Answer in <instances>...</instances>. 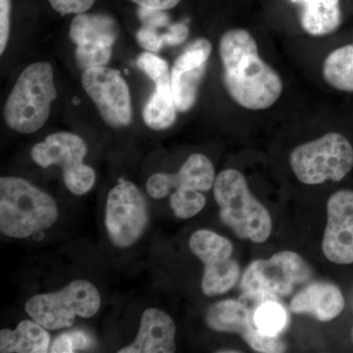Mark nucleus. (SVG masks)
I'll return each instance as SVG.
<instances>
[{"label": "nucleus", "instance_id": "nucleus-12", "mask_svg": "<svg viewBox=\"0 0 353 353\" xmlns=\"http://www.w3.org/2000/svg\"><path fill=\"white\" fill-rule=\"evenodd\" d=\"M263 301L243 294L240 301H220L208 309L206 324L214 331L240 334L255 352H285V345L279 336H265L255 326V309Z\"/></svg>", "mask_w": 353, "mask_h": 353}, {"label": "nucleus", "instance_id": "nucleus-18", "mask_svg": "<svg viewBox=\"0 0 353 353\" xmlns=\"http://www.w3.org/2000/svg\"><path fill=\"white\" fill-rule=\"evenodd\" d=\"M290 308L297 314L307 313L319 321H331L343 312L345 299L336 285L315 282L294 296Z\"/></svg>", "mask_w": 353, "mask_h": 353}, {"label": "nucleus", "instance_id": "nucleus-31", "mask_svg": "<svg viewBox=\"0 0 353 353\" xmlns=\"http://www.w3.org/2000/svg\"><path fill=\"white\" fill-rule=\"evenodd\" d=\"M139 7L157 9V10H170L180 3L182 0H131Z\"/></svg>", "mask_w": 353, "mask_h": 353}, {"label": "nucleus", "instance_id": "nucleus-4", "mask_svg": "<svg viewBox=\"0 0 353 353\" xmlns=\"http://www.w3.org/2000/svg\"><path fill=\"white\" fill-rule=\"evenodd\" d=\"M57 99L51 64L37 62L21 73L4 108V119L14 131L32 134L50 117L51 104Z\"/></svg>", "mask_w": 353, "mask_h": 353}, {"label": "nucleus", "instance_id": "nucleus-3", "mask_svg": "<svg viewBox=\"0 0 353 353\" xmlns=\"http://www.w3.org/2000/svg\"><path fill=\"white\" fill-rule=\"evenodd\" d=\"M213 187L221 220L238 238L256 243L268 240L270 213L253 196L243 174L234 169L222 171Z\"/></svg>", "mask_w": 353, "mask_h": 353}, {"label": "nucleus", "instance_id": "nucleus-22", "mask_svg": "<svg viewBox=\"0 0 353 353\" xmlns=\"http://www.w3.org/2000/svg\"><path fill=\"white\" fill-rule=\"evenodd\" d=\"M176 111L171 85H161L155 87L154 92L146 102L143 118L150 129L163 131L175 123Z\"/></svg>", "mask_w": 353, "mask_h": 353}, {"label": "nucleus", "instance_id": "nucleus-5", "mask_svg": "<svg viewBox=\"0 0 353 353\" xmlns=\"http://www.w3.org/2000/svg\"><path fill=\"white\" fill-rule=\"evenodd\" d=\"M294 175L305 185H319L331 180L339 182L352 170L353 148L338 132L296 146L290 157Z\"/></svg>", "mask_w": 353, "mask_h": 353}, {"label": "nucleus", "instance_id": "nucleus-29", "mask_svg": "<svg viewBox=\"0 0 353 353\" xmlns=\"http://www.w3.org/2000/svg\"><path fill=\"white\" fill-rule=\"evenodd\" d=\"M11 0H0V54L6 50L10 36Z\"/></svg>", "mask_w": 353, "mask_h": 353}, {"label": "nucleus", "instance_id": "nucleus-16", "mask_svg": "<svg viewBox=\"0 0 353 353\" xmlns=\"http://www.w3.org/2000/svg\"><path fill=\"white\" fill-rule=\"evenodd\" d=\"M215 169L205 155L194 153L176 174L157 173L148 179L146 190L155 199H164L172 190L190 189L208 192L214 185Z\"/></svg>", "mask_w": 353, "mask_h": 353}, {"label": "nucleus", "instance_id": "nucleus-2", "mask_svg": "<svg viewBox=\"0 0 353 353\" xmlns=\"http://www.w3.org/2000/svg\"><path fill=\"white\" fill-rule=\"evenodd\" d=\"M54 199L17 176L0 179V231L9 238L26 239L57 222Z\"/></svg>", "mask_w": 353, "mask_h": 353}, {"label": "nucleus", "instance_id": "nucleus-25", "mask_svg": "<svg viewBox=\"0 0 353 353\" xmlns=\"http://www.w3.org/2000/svg\"><path fill=\"white\" fill-rule=\"evenodd\" d=\"M137 66L154 83L155 87L171 85V72L168 63L150 51L139 55Z\"/></svg>", "mask_w": 353, "mask_h": 353}, {"label": "nucleus", "instance_id": "nucleus-8", "mask_svg": "<svg viewBox=\"0 0 353 353\" xmlns=\"http://www.w3.org/2000/svg\"><path fill=\"white\" fill-rule=\"evenodd\" d=\"M87 153L88 146L82 138L72 132H59L34 145L32 157L43 168L52 165L61 167L66 187L74 194L82 196L90 192L95 182L94 171L83 163Z\"/></svg>", "mask_w": 353, "mask_h": 353}, {"label": "nucleus", "instance_id": "nucleus-27", "mask_svg": "<svg viewBox=\"0 0 353 353\" xmlns=\"http://www.w3.org/2000/svg\"><path fill=\"white\" fill-rule=\"evenodd\" d=\"M139 17L143 22V26L150 28L158 32V29L169 27V17L163 10H157V9L145 8L139 7ZM159 34H161V32Z\"/></svg>", "mask_w": 353, "mask_h": 353}, {"label": "nucleus", "instance_id": "nucleus-1", "mask_svg": "<svg viewBox=\"0 0 353 353\" xmlns=\"http://www.w3.org/2000/svg\"><path fill=\"white\" fill-rule=\"evenodd\" d=\"M219 53L223 83L236 104L250 110H265L279 101L282 79L260 57L256 41L250 32L232 29L224 32Z\"/></svg>", "mask_w": 353, "mask_h": 353}, {"label": "nucleus", "instance_id": "nucleus-28", "mask_svg": "<svg viewBox=\"0 0 353 353\" xmlns=\"http://www.w3.org/2000/svg\"><path fill=\"white\" fill-rule=\"evenodd\" d=\"M137 41L143 50L150 52H157L164 46L163 36L145 26L137 32Z\"/></svg>", "mask_w": 353, "mask_h": 353}, {"label": "nucleus", "instance_id": "nucleus-19", "mask_svg": "<svg viewBox=\"0 0 353 353\" xmlns=\"http://www.w3.org/2000/svg\"><path fill=\"white\" fill-rule=\"evenodd\" d=\"M301 6V24L312 37L336 32L343 22L341 0H290Z\"/></svg>", "mask_w": 353, "mask_h": 353}, {"label": "nucleus", "instance_id": "nucleus-32", "mask_svg": "<svg viewBox=\"0 0 353 353\" xmlns=\"http://www.w3.org/2000/svg\"><path fill=\"white\" fill-rule=\"evenodd\" d=\"M52 353H72L75 352L73 341L69 333L61 334L58 336L54 343L51 345L50 350Z\"/></svg>", "mask_w": 353, "mask_h": 353}, {"label": "nucleus", "instance_id": "nucleus-24", "mask_svg": "<svg viewBox=\"0 0 353 353\" xmlns=\"http://www.w3.org/2000/svg\"><path fill=\"white\" fill-rule=\"evenodd\" d=\"M170 205L176 217L189 219L203 209L205 197L199 190L178 189L171 194Z\"/></svg>", "mask_w": 353, "mask_h": 353}, {"label": "nucleus", "instance_id": "nucleus-15", "mask_svg": "<svg viewBox=\"0 0 353 353\" xmlns=\"http://www.w3.org/2000/svg\"><path fill=\"white\" fill-rule=\"evenodd\" d=\"M327 226L323 239L325 256L336 264L353 263V192L339 190L327 204Z\"/></svg>", "mask_w": 353, "mask_h": 353}, {"label": "nucleus", "instance_id": "nucleus-6", "mask_svg": "<svg viewBox=\"0 0 353 353\" xmlns=\"http://www.w3.org/2000/svg\"><path fill=\"white\" fill-rule=\"evenodd\" d=\"M101 303V294L94 284L75 280L57 292L31 297L25 310L46 330L57 331L71 327L77 316L92 317L99 312Z\"/></svg>", "mask_w": 353, "mask_h": 353}, {"label": "nucleus", "instance_id": "nucleus-11", "mask_svg": "<svg viewBox=\"0 0 353 353\" xmlns=\"http://www.w3.org/2000/svg\"><path fill=\"white\" fill-rule=\"evenodd\" d=\"M145 197L134 183L120 181L109 192L106 203L105 225L111 241L126 248L141 238L148 225Z\"/></svg>", "mask_w": 353, "mask_h": 353}, {"label": "nucleus", "instance_id": "nucleus-30", "mask_svg": "<svg viewBox=\"0 0 353 353\" xmlns=\"http://www.w3.org/2000/svg\"><path fill=\"white\" fill-rule=\"evenodd\" d=\"M189 34L190 30L187 25L183 24V23L172 24L169 27L168 31L164 34V44L172 46H179L188 39Z\"/></svg>", "mask_w": 353, "mask_h": 353}, {"label": "nucleus", "instance_id": "nucleus-9", "mask_svg": "<svg viewBox=\"0 0 353 353\" xmlns=\"http://www.w3.org/2000/svg\"><path fill=\"white\" fill-rule=\"evenodd\" d=\"M190 248L204 264L201 288L205 296H220L234 287L241 270L238 262L232 259L231 241L214 232L199 230L190 236Z\"/></svg>", "mask_w": 353, "mask_h": 353}, {"label": "nucleus", "instance_id": "nucleus-17", "mask_svg": "<svg viewBox=\"0 0 353 353\" xmlns=\"http://www.w3.org/2000/svg\"><path fill=\"white\" fill-rule=\"evenodd\" d=\"M176 325L157 308H148L141 316L136 340L119 353H173L176 352Z\"/></svg>", "mask_w": 353, "mask_h": 353}, {"label": "nucleus", "instance_id": "nucleus-13", "mask_svg": "<svg viewBox=\"0 0 353 353\" xmlns=\"http://www.w3.org/2000/svg\"><path fill=\"white\" fill-rule=\"evenodd\" d=\"M82 85L106 124L112 128H124L131 124V92L118 70L106 66L85 70Z\"/></svg>", "mask_w": 353, "mask_h": 353}, {"label": "nucleus", "instance_id": "nucleus-33", "mask_svg": "<svg viewBox=\"0 0 353 353\" xmlns=\"http://www.w3.org/2000/svg\"><path fill=\"white\" fill-rule=\"evenodd\" d=\"M70 336H71L72 341H73L74 348L75 352L79 350H85L90 347V338L81 331L70 332Z\"/></svg>", "mask_w": 353, "mask_h": 353}, {"label": "nucleus", "instance_id": "nucleus-20", "mask_svg": "<svg viewBox=\"0 0 353 353\" xmlns=\"http://www.w3.org/2000/svg\"><path fill=\"white\" fill-rule=\"evenodd\" d=\"M50 336L38 322L24 320L17 328L0 332L1 353H44L48 352Z\"/></svg>", "mask_w": 353, "mask_h": 353}, {"label": "nucleus", "instance_id": "nucleus-34", "mask_svg": "<svg viewBox=\"0 0 353 353\" xmlns=\"http://www.w3.org/2000/svg\"><path fill=\"white\" fill-rule=\"evenodd\" d=\"M352 338H353V331H352Z\"/></svg>", "mask_w": 353, "mask_h": 353}, {"label": "nucleus", "instance_id": "nucleus-23", "mask_svg": "<svg viewBox=\"0 0 353 353\" xmlns=\"http://www.w3.org/2000/svg\"><path fill=\"white\" fill-rule=\"evenodd\" d=\"M289 322V314L277 299H268L255 309L254 323L260 333L278 336Z\"/></svg>", "mask_w": 353, "mask_h": 353}, {"label": "nucleus", "instance_id": "nucleus-14", "mask_svg": "<svg viewBox=\"0 0 353 353\" xmlns=\"http://www.w3.org/2000/svg\"><path fill=\"white\" fill-rule=\"evenodd\" d=\"M212 46L208 39H194L175 60L171 70V88L176 108L188 112L196 104Z\"/></svg>", "mask_w": 353, "mask_h": 353}, {"label": "nucleus", "instance_id": "nucleus-7", "mask_svg": "<svg viewBox=\"0 0 353 353\" xmlns=\"http://www.w3.org/2000/svg\"><path fill=\"white\" fill-rule=\"evenodd\" d=\"M310 267L292 252L276 253L270 259L256 260L248 267L241 281L243 296L259 301L290 296L297 285L308 282Z\"/></svg>", "mask_w": 353, "mask_h": 353}, {"label": "nucleus", "instance_id": "nucleus-26", "mask_svg": "<svg viewBox=\"0 0 353 353\" xmlns=\"http://www.w3.org/2000/svg\"><path fill=\"white\" fill-rule=\"evenodd\" d=\"M50 6L61 15L87 12L94 6L95 0H48Z\"/></svg>", "mask_w": 353, "mask_h": 353}, {"label": "nucleus", "instance_id": "nucleus-10", "mask_svg": "<svg viewBox=\"0 0 353 353\" xmlns=\"http://www.w3.org/2000/svg\"><path fill=\"white\" fill-rule=\"evenodd\" d=\"M120 28L112 16L103 13L78 14L70 25L69 38L75 44V59L83 71L106 66Z\"/></svg>", "mask_w": 353, "mask_h": 353}, {"label": "nucleus", "instance_id": "nucleus-21", "mask_svg": "<svg viewBox=\"0 0 353 353\" xmlns=\"http://www.w3.org/2000/svg\"><path fill=\"white\" fill-rule=\"evenodd\" d=\"M323 77L334 90L353 92V43L330 53L323 63Z\"/></svg>", "mask_w": 353, "mask_h": 353}]
</instances>
